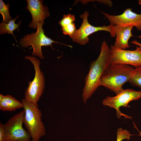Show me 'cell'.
<instances>
[{
    "instance_id": "8",
    "label": "cell",
    "mask_w": 141,
    "mask_h": 141,
    "mask_svg": "<svg viewBox=\"0 0 141 141\" xmlns=\"http://www.w3.org/2000/svg\"><path fill=\"white\" fill-rule=\"evenodd\" d=\"M89 13L87 11L81 14L80 17L83 19L81 25L74 33L71 38L73 41L80 45H84L87 43L89 41L88 37L96 32L103 31L109 32L111 37H116L113 28V25L110 24L108 26L96 27L91 25L88 21Z\"/></svg>"
},
{
    "instance_id": "14",
    "label": "cell",
    "mask_w": 141,
    "mask_h": 141,
    "mask_svg": "<svg viewBox=\"0 0 141 141\" xmlns=\"http://www.w3.org/2000/svg\"><path fill=\"white\" fill-rule=\"evenodd\" d=\"M18 17V16H17L7 23H5L3 21L1 22L0 24V34L2 35L7 33L11 34L16 39L13 31L18 29L21 23V21L17 24L15 23V21Z\"/></svg>"
},
{
    "instance_id": "21",
    "label": "cell",
    "mask_w": 141,
    "mask_h": 141,
    "mask_svg": "<svg viewBox=\"0 0 141 141\" xmlns=\"http://www.w3.org/2000/svg\"><path fill=\"white\" fill-rule=\"evenodd\" d=\"M131 43L141 47V43L137 41L136 40H134L132 41L131 42Z\"/></svg>"
},
{
    "instance_id": "11",
    "label": "cell",
    "mask_w": 141,
    "mask_h": 141,
    "mask_svg": "<svg viewBox=\"0 0 141 141\" xmlns=\"http://www.w3.org/2000/svg\"><path fill=\"white\" fill-rule=\"evenodd\" d=\"M27 5L26 9L30 12L32 20L28 25L31 28L36 29L37 24H44V20L50 16L48 8L43 4V1L27 0Z\"/></svg>"
},
{
    "instance_id": "22",
    "label": "cell",
    "mask_w": 141,
    "mask_h": 141,
    "mask_svg": "<svg viewBox=\"0 0 141 141\" xmlns=\"http://www.w3.org/2000/svg\"><path fill=\"white\" fill-rule=\"evenodd\" d=\"M133 125H134V127L138 131V132H139V133H140V134L139 135H140V136H141V132L139 131L138 130V129L137 128L136 126V125H135V124L134 123H133Z\"/></svg>"
},
{
    "instance_id": "12",
    "label": "cell",
    "mask_w": 141,
    "mask_h": 141,
    "mask_svg": "<svg viewBox=\"0 0 141 141\" xmlns=\"http://www.w3.org/2000/svg\"><path fill=\"white\" fill-rule=\"evenodd\" d=\"M133 26L114 25L113 28L116 38L114 46L116 48L125 49L130 47L128 42L133 36L132 30Z\"/></svg>"
},
{
    "instance_id": "10",
    "label": "cell",
    "mask_w": 141,
    "mask_h": 141,
    "mask_svg": "<svg viewBox=\"0 0 141 141\" xmlns=\"http://www.w3.org/2000/svg\"><path fill=\"white\" fill-rule=\"evenodd\" d=\"M110 24L113 25L133 26L141 30V14H138L130 8L126 9L121 14L114 15L101 11Z\"/></svg>"
},
{
    "instance_id": "16",
    "label": "cell",
    "mask_w": 141,
    "mask_h": 141,
    "mask_svg": "<svg viewBox=\"0 0 141 141\" xmlns=\"http://www.w3.org/2000/svg\"><path fill=\"white\" fill-rule=\"evenodd\" d=\"M9 4H6L2 0H0V13L2 16L3 21L5 23L12 20L9 11Z\"/></svg>"
},
{
    "instance_id": "2",
    "label": "cell",
    "mask_w": 141,
    "mask_h": 141,
    "mask_svg": "<svg viewBox=\"0 0 141 141\" xmlns=\"http://www.w3.org/2000/svg\"><path fill=\"white\" fill-rule=\"evenodd\" d=\"M134 68L126 64H110L101 78L99 86H103L118 94L123 89V85L129 81Z\"/></svg>"
},
{
    "instance_id": "19",
    "label": "cell",
    "mask_w": 141,
    "mask_h": 141,
    "mask_svg": "<svg viewBox=\"0 0 141 141\" xmlns=\"http://www.w3.org/2000/svg\"><path fill=\"white\" fill-rule=\"evenodd\" d=\"M64 34L69 36L71 38L77 30L74 23L61 27Z\"/></svg>"
},
{
    "instance_id": "20",
    "label": "cell",
    "mask_w": 141,
    "mask_h": 141,
    "mask_svg": "<svg viewBox=\"0 0 141 141\" xmlns=\"http://www.w3.org/2000/svg\"><path fill=\"white\" fill-rule=\"evenodd\" d=\"M5 130L4 124L0 123V141H4L5 136Z\"/></svg>"
},
{
    "instance_id": "24",
    "label": "cell",
    "mask_w": 141,
    "mask_h": 141,
    "mask_svg": "<svg viewBox=\"0 0 141 141\" xmlns=\"http://www.w3.org/2000/svg\"><path fill=\"white\" fill-rule=\"evenodd\" d=\"M138 37L141 38V36H140Z\"/></svg>"
},
{
    "instance_id": "6",
    "label": "cell",
    "mask_w": 141,
    "mask_h": 141,
    "mask_svg": "<svg viewBox=\"0 0 141 141\" xmlns=\"http://www.w3.org/2000/svg\"><path fill=\"white\" fill-rule=\"evenodd\" d=\"M141 98V91L135 90L132 89H123L116 95L113 97L108 96L102 101V104L105 106L113 108L116 110V115L118 119L123 116L125 119L131 117L122 113L120 110L121 107H129L128 104L132 101L138 100Z\"/></svg>"
},
{
    "instance_id": "7",
    "label": "cell",
    "mask_w": 141,
    "mask_h": 141,
    "mask_svg": "<svg viewBox=\"0 0 141 141\" xmlns=\"http://www.w3.org/2000/svg\"><path fill=\"white\" fill-rule=\"evenodd\" d=\"M24 114L23 110L11 117L4 124L5 132L4 141L30 140L29 133L23 126Z\"/></svg>"
},
{
    "instance_id": "4",
    "label": "cell",
    "mask_w": 141,
    "mask_h": 141,
    "mask_svg": "<svg viewBox=\"0 0 141 141\" xmlns=\"http://www.w3.org/2000/svg\"><path fill=\"white\" fill-rule=\"evenodd\" d=\"M25 58L28 60L34 66L35 75L32 81H29L26 89L24 98L27 102L38 104L44 92L45 87V79L43 72L40 68V61L36 57L26 56Z\"/></svg>"
},
{
    "instance_id": "18",
    "label": "cell",
    "mask_w": 141,
    "mask_h": 141,
    "mask_svg": "<svg viewBox=\"0 0 141 141\" xmlns=\"http://www.w3.org/2000/svg\"><path fill=\"white\" fill-rule=\"evenodd\" d=\"M75 20L74 15L69 14L64 15L62 18L59 21V24L62 27L74 23Z\"/></svg>"
},
{
    "instance_id": "3",
    "label": "cell",
    "mask_w": 141,
    "mask_h": 141,
    "mask_svg": "<svg viewBox=\"0 0 141 141\" xmlns=\"http://www.w3.org/2000/svg\"><path fill=\"white\" fill-rule=\"evenodd\" d=\"M25 114L24 124L32 141H39L46 134L45 127L42 120V114L38 104L30 103L24 99L21 100Z\"/></svg>"
},
{
    "instance_id": "5",
    "label": "cell",
    "mask_w": 141,
    "mask_h": 141,
    "mask_svg": "<svg viewBox=\"0 0 141 141\" xmlns=\"http://www.w3.org/2000/svg\"><path fill=\"white\" fill-rule=\"evenodd\" d=\"M43 24L38 23L37 26V30L35 33L32 32L30 34L26 35L20 40L19 43L22 47L26 48L31 46L33 49L32 55L40 59L44 58L42 51V46H50L52 48V44L56 43L72 47L71 46L55 41L48 37L45 34L42 28Z\"/></svg>"
},
{
    "instance_id": "15",
    "label": "cell",
    "mask_w": 141,
    "mask_h": 141,
    "mask_svg": "<svg viewBox=\"0 0 141 141\" xmlns=\"http://www.w3.org/2000/svg\"><path fill=\"white\" fill-rule=\"evenodd\" d=\"M129 82L131 86L141 89V67L134 68Z\"/></svg>"
},
{
    "instance_id": "17",
    "label": "cell",
    "mask_w": 141,
    "mask_h": 141,
    "mask_svg": "<svg viewBox=\"0 0 141 141\" xmlns=\"http://www.w3.org/2000/svg\"><path fill=\"white\" fill-rule=\"evenodd\" d=\"M133 135L131 134L127 130L123 129L121 128H119L117 131L116 141H122L124 139L129 140L131 136Z\"/></svg>"
},
{
    "instance_id": "1",
    "label": "cell",
    "mask_w": 141,
    "mask_h": 141,
    "mask_svg": "<svg viewBox=\"0 0 141 141\" xmlns=\"http://www.w3.org/2000/svg\"><path fill=\"white\" fill-rule=\"evenodd\" d=\"M110 64V49L104 40L102 43L98 57L91 62L88 72L85 78L82 95L84 103L86 102L99 86L101 78Z\"/></svg>"
},
{
    "instance_id": "9",
    "label": "cell",
    "mask_w": 141,
    "mask_h": 141,
    "mask_svg": "<svg viewBox=\"0 0 141 141\" xmlns=\"http://www.w3.org/2000/svg\"><path fill=\"white\" fill-rule=\"evenodd\" d=\"M110 49V64L131 65L135 68L141 67V47L138 46L133 50L118 48L111 45Z\"/></svg>"
},
{
    "instance_id": "13",
    "label": "cell",
    "mask_w": 141,
    "mask_h": 141,
    "mask_svg": "<svg viewBox=\"0 0 141 141\" xmlns=\"http://www.w3.org/2000/svg\"><path fill=\"white\" fill-rule=\"evenodd\" d=\"M23 108L21 102L10 95L0 94V110L4 111H13Z\"/></svg>"
},
{
    "instance_id": "23",
    "label": "cell",
    "mask_w": 141,
    "mask_h": 141,
    "mask_svg": "<svg viewBox=\"0 0 141 141\" xmlns=\"http://www.w3.org/2000/svg\"><path fill=\"white\" fill-rule=\"evenodd\" d=\"M138 3L139 4L141 5V0H138Z\"/></svg>"
}]
</instances>
